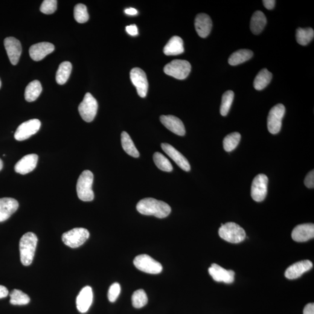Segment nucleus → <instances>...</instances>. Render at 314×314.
I'll return each instance as SVG.
<instances>
[{"label":"nucleus","instance_id":"nucleus-20","mask_svg":"<svg viewBox=\"0 0 314 314\" xmlns=\"http://www.w3.org/2000/svg\"><path fill=\"white\" fill-rule=\"evenodd\" d=\"M313 265L310 260H303L292 265L286 269L284 275L289 279H296L300 277L305 272L312 268Z\"/></svg>","mask_w":314,"mask_h":314},{"label":"nucleus","instance_id":"nucleus-8","mask_svg":"<svg viewBox=\"0 0 314 314\" xmlns=\"http://www.w3.org/2000/svg\"><path fill=\"white\" fill-rule=\"evenodd\" d=\"M133 264L136 268L150 274H158L162 270V265L147 254L137 256Z\"/></svg>","mask_w":314,"mask_h":314},{"label":"nucleus","instance_id":"nucleus-44","mask_svg":"<svg viewBox=\"0 0 314 314\" xmlns=\"http://www.w3.org/2000/svg\"><path fill=\"white\" fill-rule=\"evenodd\" d=\"M8 293L7 288L0 285V298H6L8 295Z\"/></svg>","mask_w":314,"mask_h":314},{"label":"nucleus","instance_id":"nucleus-9","mask_svg":"<svg viewBox=\"0 0 314 314\" xmlns=\"http://www.w3.org/2000/svg\"><path fill=\"white\" fill-rule=\"evenodd\" d=\"M284 113L285 107L282 104L276 105L270 110L267 116V126L270 133L275 135L280 132Z\"/></svg>","mask_w":314,"mask_h":314},{"label":"nucleus","instance_id":"nucleus-2","mask_svg":"<svg viewBox=\"0 0 314 314\" xmlns=\"http://www.w3.org/2000/svg\"><path fill=\"white\" fill-rule=\"evenodd\" d=\"M38 241L36 235L32 232L26 233L20 238L19 251L20 261L23 266H29L33 262Z\"/></svg>","mask_w":314,"mask_h":314},{"label":"nucleus","instance_id":"nucleus-33","mask_svg":"<svg viewBox=\"0 0 314 314\" xmlns=\"http://www.w3.org/2000/svg\"><path fill=\"white\" fill-rule=\"evenodd\" d=\"M31 299L28 295L18 289H14L10 293V303L14 305H26Z\"/></svg>","mask_w":314,"mask_h":314},{"label":"nucleus","instance_id":"nucleus-21","mask_svg":"<svg viewBox=\"0 0 314 314\" xmlns=\"http://www.w3.org/2000/svg\"><path fill=\"white\" fill-rule=\"evenodd\" d=\"M160 121L163 125L174 134L179 136H184L186 133L184 125L181 120L173 115H162Z\"/></svg>","mask_w":314,"mask_h":314},{"label":"nucleus","instance_id":"nucleus-35","mask_svg":"<svg viewBox=\"0 0 314 314\" xmlns=\"http://www.w3.org/2000/svg\"><path fill=\"white\" fill-rule=\"evenodd\" d=\"M234 93L232 90L226 91L222 95V103L220 108L221 115L226 116L229 111L234 99Z\"/></svg>","mask_w":314,"mask_h":314},{"label":"nucleus","instance_id":"nucleus-1","mask_svg":"<svg viewBox=\"0 0 314 314\" xmlns=\"http://www.w3.org/2000/svg\"><path fill=\"white\" fill-rule=\"evenodd\" d=\"M136 208L141 214L153 215L158 218L167 217L171 212V206L167 203L153 198H145L140 201Z\"/></svg>","mask_w":314,"mask_h":314},{"label":"nucleus","instance_id":"nucleus-37","mask_svg":"<svg viewBox=\"0 0 314 314\" xmlns=\"http://www.w3.org/2000/svg\"><path fill=\"white\" fill-rule=\"evenodd\" d=\"M74 17L78 23H83L88 21L89 16L87 7L83 4H78L74 8Z\"/></svg>","mask_w":314,"mask_h":314},{"label":"nucleus","instance_id":"nucleus-18","mask_svg":"<svg viewBox=\"0 0 314 314\" xmlns=\"http://www.w3.org/2000/svg\"><path fill=\"white\" fill-rule=\"evenodd\" d=\"M54 46L48 42H42L32 45L29 49V55L31 59L39 61L45 58L47 55L54 51Z\"/></svg>","mask_w":314,"mask_h":314},{"label":"nucleus","instance_id":"nucleus-13","mask_svg":"<svg viewBox=\"0 0 314 314\" xmlns=\"http://www.w3.org/2000/svg\"><path fill=\"white\" fill-rule=\"evenodd\" d=\"M4 44L11 63L14 65H16L22 53L21 44L18 40L13 37L6 38Z\"/></svg>","mask_w":314,"mask_h":314},{"label":"nucleus","instance_id":"nucleus-47","mask_svg":"<svg viewBox=\"0 0 314 314\" xmlns=\"http://www.w3.org/2000/svg\"><path fill=\"white\" fill-rule=\"evenodd\" d=\"M1 79H0V88H1Z\"/></svg>","mask_w":314,"mask_h":314},{"label":"nucleus","instance_id":"nucleus-3","mask_svg":"<svg viewBox=\"0 0 314 314\" xmlns=\"http://www.w3.org/2000/svg\"><path fill=\"white\" fill-rule=\"evenodd\" d=\"M94 176L91 171L85 170L78 180L77 191L78 199L83 202H91L94 198L92 185Z\"/></svg>","mask_w":314,"mask_h":314},{"label":"nucleus","instance_id":"nucleus-43","mask_svg":"<svg viewBox=\"0 0 314 314\" xmlns=\"http://www.w3.org/2000/svg\"><path fill=\"white\" fill-rule=\"evenodd\" d=\"M303 314H314V303H309L305 305L303 311Z\"/></svg>","mask_w":314,"mask_h":314},{"label":"nucleus","instance_id":"nucleus-15","mask_svg":"<svg viewBox=\"0 0 314 314\" xmlns=\"http://www.w3.org/2000/svg\"><path fill=\"white\" fill-rule=\"evenodd\" d=\"M163 151L179 166L183 171L188 172L190 171V165L188 160L183 156L179 151H177L171 145L168 143L161 144Z\"/></svg>","mask_w":314,"mask_h":314},{"label":"nucleus","instance_id":"nucleus-16","mask_svg":"<svg viewBox=\"0 0 314 314\" xmlns=\"http://www.w3.org/2000/svg\"><path fill=\"white\" fill-rule=\"evenodd\" d=\"M314 237V225L313 223L301 224L293 230L292 237L297 242H305Z\"/></svg>","mask_w":314,"mask_h":314},{"label":"nucleus","instance_id":"nucleus-31","mask_svg":"<svg viewBox=\"0 0 314 314\" xmlns=\"http://www.w3.org/2000/svg\"><path fill=\"white\" fill-rule=\"evenodd\" d=\"M314 31L312 28H298L296 31V40L299 45L306 46L313 40Z\"/></svg>","mask_w":314,"mask_h":314},{"label":"nucleus","instance_id":"nucleus-46","mask_svg":"<svg viewBox=\"0 0 314 314\" xmlns=\"http://www.w3.org/2000/svg\"><path fill=\"white\" fill-rule=\"evenodd\" d=\"M3 168V162L1 158H0V171L2 170Z\"/></svg>","mask_w":314,"mask_h":314},{"label":"nucleus","instance_id":"nucleus-6","mask_svg":"<svg viewBox=\"0 0 314 314\" xmlns=\"http://www.w3.org/2000/svg\"><path fill=\"white\" fill-rule=\"evenodd\" d=\"M89 236L88 230L83 228H77L64 233L62 240L65 245L75 249L85 243Z\"/></svg>","mask_w":314,"mask_h":314},{"label":"nucleus","instance_id":"nucleus-17","mask_svg":"<svg viewBox=\"0 0 314 314\" xmlns=\"http://www.w3.org/2000/svg\"><path fill=\"white\" fill-rule=\"evenodd\" d=\"M39 157L37 154H28L23 157L15 166L16 173L26 174L33 171L36 167Z\"/></svg>","mask_w":314,"mask_h":314},{"label":"nucleus","instance_id":"nucleus-38","mask_svg":"<svg viewBox=\"0 0 314 314\" xmlns=\"http://www.w3.org/2000/svg\"><path fill=\"white\" fill-rule=\"evenodd\" d=\"M57 9L56 0H45L41 5L40 11L45 14H52L55 13Z\"/></svg>","mask_w":314,"mask_h":314},{"label":"nucleus","instance_id":"nucleus-14","mask_svg":"<svg viewBox=\"0 0 314 314\" xmlns=\"http://www.w3.org/2000/svg\"><path fill=\"white\" fill-rule=\"evenodd\" d=\"M210 275L215 281L232 283L235 280V272L232 270H226L216 264H212L208 269Z\"/></svg>","mask_w":314,"mask_h":314},{"label":"nucleus","instance_id":"nucleus-34","mask_svg":"<svg viewBox=\"0 0 314 314\" xmlns=\"http://www.w3.org/2000/svg\"><path fill=\"white\" fill-rule=\"evenodd\" d=\"M154 163L160 170L165 172L173 171V167L168 159L161 153L156 152L153 156Z\"/></svg>","mask_w":314,"mask_h":314},{"label":"nucleus","instance_id":"nucleus-19","mask_svg":"<svg viewBox=\"0 0 314 314\" xmlns=\"http://www.w3.org/2000/svg\"><path fill=\"white\" fill-rule=\"evenodd\" d=\"M19 207V203L13 198L0 199V222H4L15 213Z\"/></svg>","mask_w":314,"mask_h":314},{"label":"nucleus","instance_id":"nucleus-12","mask_svg":"<svg viewBox=\"0 0 314 314\" xmlns=\"http://www.w3.org/2000/svg\"><path fill=\"white\" fill-rule=\"evenodd\" d=\"M130 79L133 85L136 87L139 95L144 98L146 96L148 89V83L146 74L139 68L131 70Z\"/></svg>","mask_w":314,"mask_h":314},{"label":"nucleus","instance_id":"nucleus-10","mask_svg":"<svg viewBox=\"0 0 314 314\" xmlns=\"http://www.w3.org/2000/svg\"><path fill=\"white\" fill-rule=\"evenodd\" d=\"M268 178L264 174H259L252 180L251 196L257 202H261L266 199L267 194Z\"/></svg>","mask_w":314,"mask_h":314},{"label":"nucleus","instance_id":"nucleus-36","mask_svg":"<svg viewBox=\"0 0 314 314\" xmlns=\"http://www.w3.org/2000/svg\"><path fill=\"white\" fill-rule=\"evenodd\" d=\"M133 306L136 308H141L145 306L148 302V298L145 291L139 289L133 293L132 297Z\"/></svg>","mask_w":314,"mask_h":314},{"label":"nucleus","instance_id":"nucleus-4","mask_svg":"<svg viewBox=\"0 0 314 314\" xmlns=\"http://www.w3.org/2000/svg\"><path fill=\"white\" fill-rule=\"evenodd\" d=\"M218 234L222 239L232 243H241L246 237L245 231L235 222L222 224Z\"/></svg>","mask_w":314,"mask_h":314},{"label":"nucleus","instance_id":"nucleus-41","mask_svg":"<svg viewBox=\"0 0 314 314\" xmlns=\"http://www.w3.org/2000/svg\"><path fill=\"white\" fill-rule=\"evenodd\" d=\"M126 31L127 33L131 36H136L139 33L138 29L136 25H131L126 26Z\"/></svg>","mask_w":314,"mask_h":314},{"label":"nucleus","instance_id":"nucleus-24","mask_svg":"<svg viewBox=\"0 0 314 314\" xmlns=\"http://www.w3.org/2000/svg\"><path fill=\"white\" fill-rule=\"evenodd\" d=\"M163 51L167 55H177L182 54L185 49L182 38L177 36L172 37L164 47Z\"/></svg>","mask_w":314,"mask_h":314},{"label":"nucleus","instance_id":"nucleus-7","mask_svg":"<svg viewBox=\"0 0 314 314\" xmlns=\"http://www.w3.org/2000/svg\"><path fill=\"white\" fill-rule=\"evenodd\" d=\"M97 110V100L90 93H87L78 107L81 117L86 122H91L94 120Z\"/></svg>","mask_w":314,"mask_h":314},{"label":"nucleus","instance_id":"nucleus-28","mask_svg":"<svg viewBox=\"0 0 314 314\" xmlns=\"http://www.w3.org/2000/svg\"><path fill=\"white\" fill-rule=\"evenodd\" d=\"M272 74L267 69H262L256 76L254 81V87L257 90H262L266 88L271 81Z\"/></svg>","mask_w":314,"mask_h":314},{"label":"nucleus","instance_id":"nucleus-25","mask_svg":"<svg viewBox=\"0 0 314 314\" xmlns=\"http://www.w3.org/2000/svg\"><path fill=\"white\" fill-rule=\"evenodd\" d=\"M267 24V18L263 12L255 11L253 14L250 22V29L253 34H258L264 30Z\"/></svg>","mask_w":314,"mask_h":314},{"label":"nucleus","instance_id":"nucleus-42","mask_svg":"<svg viewBox=\"0 0 314 314\" xmlns=\"http://www.w3.org/2000/svg\"><path fill=\"white\" fill-rule=\"evenodd\" d=\"M263 2L264 7L269 10H272L274 8L276 2L274 0H264Z\"/></svg>","mask_w":314,"mask_h":314},{"label":"nucleus","instance_id":"nucleus-29","mask_svg":"<svg viewBox=\"0 0 314 314\" xmlns=\"http://www.w3.org/2000/svg\"><path fill=\"white\" fill-rule=\"evenodd\" d=\"M121 143L123 149L129 156L135 158H138L140 154L138 149H137L135 144H134L132 139L128 133L126 132H123L121 134Z\"/></svg>","mask_w":314,"mask_h":314},{"label":"nucleus","instance_id":"nucleus-26","mask_svg":"<svg viewBox=\"0 0 314 314\" xmlns=\"http://www.w3.org/2000/svg\"><path fill=\"white\" fill-rule=\"evenodd\" d=\"M253 56V52L248 49H241L233 53L230 56L228 63L230 65L235 66L239 65L248 61Z\"/></svg>","mask_w":314,"mask_h":314},{"label":"nucleus","instance_id":"nucleus-39","mask_svg":"<svg viewBox=\"0 0 314 314\" xmlns=\"http://www.w3.org/2000/svg\"><path fill=\"white\" fill-rule=\"evenodd\" d=\"M121 293V286L118 283H113L110 286L109 293H108V298L110 302H115Z\"/></svg>","mask_w":314,"mask_h":314},{"label":"nucleus","instance_id":"nucleus-45","mask_svg":"<svg viewBox=\"0 0 314 314\" xmlns=\"http://www.w3.org/2000/svg\"><path fill=\"white\" fill-rule=\"evenodd\" d=\"M125 13L129 15V16H136V15L138 14V12L135 8H129L125 10Z\"/></svg>","mask_w":314,"mask_h":314},{"label":"nucleus","instance_id":"nucleus-27","mask_svg":"<svg viewBox=\"0 0 314 314\" xmlns=\"http://www.w3.org/2000/svg\"><path fill=\"white\" fill-rule=\"evenodd\" d=\"M42 92V86L39 80L31 81L26 87L25 98L28 102L37 100Z\"/></svg>","mask_w":314,"mask_h":314},{"label":"nucleus","instance_id":"nucleus-30","mask_svg":"<svg viewBox=\"0 0 314 314\" xmlns=\"http://www.w3.org/2000/svg\"><path fill=\"white\" fill-rule=\"evenodd\" d=\"M72 66L71 63L65 61L61 63L56 74V81L60 85L65 84L71 75Z\"/></svg>","mask_w":314,"mask_h":314},{"label":"nucleus","instance_id":"nucleus-40","mask_svg":"<svg viewBox=\"0 0 314 314\" xmlns=\"http://www.w3.org/2000/svg\"><path fill=\"white\" fill-rule=\"evenodd\" d=\"M304 184L306 187L310 188H314V171L312 170L307 174L304 179Z\"/></svg>","mask_w":314,"mask_h":314},{"label":"nucleus","instance_id":"nucleus-23","mask_svg":"<svg viewBox=\"0 0 314 314\" xmlns=\"http://www.w3.org/2000/svg\"><path fill=\"white\" fill-rule=\"evenodd\" d=\"M93 291L91 287H84L81 290L77 298V307L81 313L89 310L93 302Z\"/></svg>","mask_w":314,"mask_h":314},{"label":"nucleus","instance_id":"nucleus-5","mask_svg":"<svg viewBox=\"0 0 314 314\" xmlns=\"http://www.w3.org/2000/svg\"><path fill=\"white\" fill-rule=\"evenodd\" d=\"M190 63L186 60H175L166 65L165 74L177 79L183 80L187 78L191 71Z\"/></svg>","mask_w":314,"mask_h":314},{"label":"nucleus","instance_id":"nucleus-11","mask_svg":"<svg viewBox=\"0 0 314 314\" xmlns=\"http://www.w3.org/2000/svg\"><path fill=\"white\" fill-rule=\"evenodd\" d=\"M41 122L37 119H31L23 122L17 128L15 133V139L17 141H23L31 138L39 130Z\"/></svg>","mask_w":314,"mask_h":314},{"label":"nucleus","instance_id":"nucleus-22","mask_svg":"<svg viewBox=\"0 0 314 314\" xmlns=\"http://www.w3.org/2000/svg\"><path fill=\"white\" fill-rule=\"evenodd\" d=\"M195 28L199 36L205 38L211 31L212 22L211 17L205 14L197 15L195 19Z\"/></svg>","mask_w":314,"mask_h":314},{"label":"nucleus","instance_id":"nucleus-32","mask_svg":"<svg viewBox=\"0 0 314 314\" xmlns=\"http://www.w3.org/2000/svg\"><path fill=\"white\" fill-rule=\"evenodd\" d=\"M241 139L239 133L234 132L227 135L223 139V145L224 150L227 152H231L237 147Z\"/></svg>","mask_w":314,"mask_h":314}]
</instances>
